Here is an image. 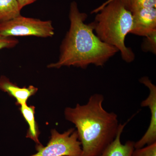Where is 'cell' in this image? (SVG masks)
<instances>
[{"instance_id":"cell-1","label":"cell","mask_w":156,"mask_h":156,"mask_svg":"<svg viewBox=\"0 0 156 156\" xmlns=\"http://www.w3.org/2000/svg\"><path fill=\"white\" fill-rule=\"evenodd\" d=\"M87 17L80 11L75 1L71 3L69 30L62 42L58 61L48 65V68L73 66L86 69L91 64L102 67L119 52L98 37L90 24L85 23Z\"/></svg>"},{"instance_id":"cell-2","label":"cell","mask_w":156,"mask_h":156,"mask_svg":"<svg viewBox=\"0 0 156 156\" xmlns=\"http://www.w3.org/2000/svg\"><path fill=\"white\" fill-rule=\"evenodd\" d=\"M103 95L93 94L84 105L65 110L66 119L75 125L82 147L81 156H99L115 139L119 124L118 116L104 108Z\"/></svg>"},{"instance_id":"cell-3","label":"cell","mask_w":156,"mask_h":156,"mask_svg":"<svg viewBox=\"0 0 156 156\" xmlns=\"http://www.w3.org/2000/svg\"><path fill=\"white\" fill-rule=\"evenodd\" d=\"M96 14L94 21L89 23L95 35L101 41L116 48L126 62H132L135 55L125 44L126 36L133 26L131 11L121 0H113Z\"/></svg>"},{"instance_id":"cell-4","label":"cell","mask_w":156,"mask_h":156,"mask_svg":"<svg viewBox=\"0 0 156 156\" xmlns=\"http://www.w3.org/2000/svg\"><path fill=\"white\" fill-rule=\"evenodd\" d=\"M54 29L50 20L18 16L0 23V36H35L47 38L54 35Z\"/></svg>"},{"instance_id":"cell-5","label":"cell","mask_w":156,"mask_h":156,"mask_svg":"<svg viewBox=\"0 0 156 156\" xmlns=\"http://www.w3.org/2000/svg\"><path fill=\"white\" fill-rule=\"evenodd\" d=\"M51 133L47 145L37 144V152L30 156H81L82 147L76 130L70 128L60 133L53 129Z\"/></svg>"},{"instance_id":"cell-6","label":"cell","mask_w":156,"mask_h":156,"mask_svg":"<svg viewBox=\"0 0 156 156\" xmlns=\"http://www.w3.org/2000/svg\"><path fill=\"white\" fill-rule=\"evenodd\" d=\"M140 82L149 89V95L141 102L140 105L143 107H148L150 109L151 117L147 131L141 139L134 142L135 149L140 148L156 142V87L148 77H143Z\"/></svg>"},{"instance_id":"cell-7","label":"cell","mask_w":156,"mask_h":156,"mask_svg":"<svg viewBox=\"0 0 156 156\" xmlns=\"http://www.w3.org/2000/svg\"><path fill=\"white\" fill-rule=\"evenodd\" d=\"M131 13L133 26L130 34L145 37L156 31V8H142Z\"/></svg>"},{"instance_id":"cell-8","label":"cell","mask_w":156,"mask_h":156,"mask_svg":"<svg viewBox=\"0 0 156 156\" xmlns=\"http://www.w3.org/2000/svg\"><path fill=\"white\" fill-rule=\"evenodd\" d=\"M0 90L15 98L18 105L27 104V101L30 97L37 92L38 89L33 86L28 87H20L13 83L5 76H0Z\"/></svg>"},{"instance_id":"cell-9","label":"cell","mask_w":156,"mask_h":156,"mask_svg":"<svg viewBox=\"0 0 156 156\" xmlns=\"http://www.w3.org/2000/svg\"><path fill=\"white\" fill-rule=\"evenodd\" d=\"M127 123L119 124V131L115 138L99 156H132L135 149L134 142L128 140L123 144L121 141V134Z\"/></svg>"},{"instance_id":"cell-10","label":"cell","mask_w":156,"mask_h":156,"mask_svg":"<svg viewBox=\"0 0 156 156\" xmlns=\"http://www.w3.org/2000/svg\"><path fill=\"white\" fill-rule=\"evenodd\" d=\"M35 108L34 106H28L25 104L21 105L20 110L28 124L29 129L26 137L33 140L37 145H40L41 144L39 140L40 132L35 119Z\"/></svg>"},{"instance_id":"cell-11","label":"cell","mask_w":156,"mask_h":156,"mask_svg":"<svg viewBox=\"0 0 156 156\" xmlns=\"http://www.w3.org/2000/svg\"><path fill=\"white\" fill-rule=\"evenodd\" d=\"M17 0H0V23L21 15Z\"/></svg>"},{"instance_id":"cell-12","label":"cell","mask_w":156,"mask_h":156,"mask_svg":"<svg viewBox=\"0 0 156 156\" xmlns=\"http://www.w3.org/2000/svg\"><path fill=\"white\" fill-rule=\"evenodd\" d=\"M141 49L144 52H151L156 55V31L144 37L141 45Z\"/></svg>"},{"instance_id":"cell-13","label":"cell","mask_w":156,"mask_h":156,"mask_svg":"<svg viewBox=\"0 0 156 156\" xmlns=\"http://www.w3.org/2000/svg\"><path fill=\"white\" fill-rule=\"evenodd\" d=\"M142 8H156V0H131L129 11Z\"/></svg>"},{"instance_id":"cell-14","label":"cell","mask_w":156,"mask_h":156,"mask_svg":"<svg viewBox=\"0 0 156 156\" xmlns=\"http://www.w3.org/2000/svg\"><path fill=\"white\" fill-rule=\"evenodd\" d=\"M132 156H156V142L140 148L135 149Z\"/></svg>"},{"instance_id":"cell-15","label":"cell","mask_w":156,"mask_h":156,"mask_svg":"<svg viewBox=\"0 0 156 156\" xmlns=\"http://www.w3.org/2000/svg\"><path fill=\"white\" fill-rule=\"evenodd\" d=\"M18 43V40L13 37L0 36V50L14 48Z\"/></svg>"},{"instance_id":"cell-16","label":"cell","mask_w":156,"mask_h":156,"mask_svg":"<svg viewBox=\"0 0 156 156\" xmlns=\"http://www.w3.org/2000/svg\"><path fill=\"white\" fill-rule=\"evenodd\" d=\"M112 1H113V0H107L106 2L103 3V4H101L100 6H98V7H97V8L94 9V10L91 12V14H96V13H98V11H100L101 9L103 8L107 4L110 2H111ZM121 1L122 2V3L125 5V6H126V8H127L128 10H129L131 0H121Z\"/></svg>"},{"instance_id":"cell-17","label":"cell","mask_w":156,"mask_h":156,"mask_svg":"<svg viewBox=\"0 0 156 156\" xmlns=\"http://www.w3.org/2000/svg\"><path fill=\"white\" fill-rule=\"evenodd\" d=\"M37 0H17L19 5L20 9L22 10L23 8L25 6L32 4L37 1Z\"/></svg>"}]
</instances>
